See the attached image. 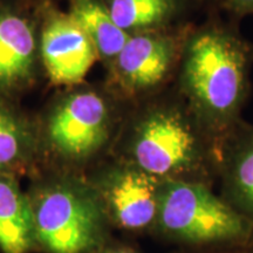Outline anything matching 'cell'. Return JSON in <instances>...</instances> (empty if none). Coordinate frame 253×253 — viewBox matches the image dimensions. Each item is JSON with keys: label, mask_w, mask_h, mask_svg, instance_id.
I'll use <instances>...</instances> for the list:
<instances>
[{"label": "cell", "mask_w": 253, "mask_h": 253, "mask_svg": "<svg viewBox=\"0 0 253 253\" xmlns=\"http://www.w3.org/2000/svg\"><path fill=\"white\" fill-rule=\"evenodd\" d=\"M252 62L253 46L232 25L188 26L173 87L217 144L243 120Z\"/></svg>", "instance_id": "obj_1"}, {"label": "cell", "mask_w": 253, "mask_h": 253, "mask_svg": "<svg viewBox=\"0 0 253 253\" xmlns=\"http://www.w3.org/2000/svg\"><path fill=\"white\" fill-rule=\"evenodd\" d=\"M125 162L160 182L199 183L213 188L218 144L173 89L140 115L131 126Z\"/></svg>", "instance_id": "obj_2"}, {"label": "cell", "mask_w": 253, "mask_h": 253, "mask_svg": "<svg viewBox=\"0 0 253 253\" xmlns=\"http://www.w3.org/2000/svg\"><path fill=\"white\" fill-rule=\"evenodd\" d=\"M153 233L173 248H211L253 238V224L211 186L164 181Z\"/></svg>", "instance_id": "obj_3"}, {"label": "cell", "mask_w": 253, "mask_h": 253, "mask_svg": "<svg viewBox=\"0 0 253 253\" xmlns=\"http://www.w3.org/2000/svg\"><path fill=\"white\" fill-rule=\"evenodd\" d=\"M31 204L36 240L48 252H97L106 243L110 223L97 191L54 185Z\"/></svg>", "instance_id": "obj_4"}, {"label": "cell", "mask_w": 253, "mask_h": 253, "mask_svg": "<svg viewBox=\"0 0 253 253\" xmlns=\"http://www.w3.org/2000/svg\"><path fill=\"white\" fill-rule=\"evenodd\" d=\"M188 26L132 34L114 59V77L128 94L155 91L175 80Z\"/></svg>", "instance_id": "obj_5"}, {"label": "cell", "mask_w": 253, "mask_h": 253, "mask_svg": "<svg viewBox=\"0 0 253 253\" xmlns=\"http://www.w3.org/2000/svg\"><path fill=\"white\" fill-rule=\"evenodd\" d=\"M160 188L158 179L122 161L101 177L97 194L110 224L130 232L153 233Z\"/></svg>", "instance_id": "obj_6"}, {"label": "cell", "mask_w": 253, "mask_h": 253, "mask_svg": "<svg viewBox=\"0 0 253 253\" xmlns=\"http://www.w3.org/2000/svg\"><path fill=\"white\" fill-rule=\"evenodd\" d=\"M112 119V109L103 96L94 91L75 94L50 120V140L63 155L88 157L108 142Z\"/></svg>", "instance_id": "obj_7"}, {"label": "cell", "mask_w": 253, "mask_h": 253, "mask_svg": "<svg viewBox=\"0 0 253 253\" xmlns=\"http://www.w3.org/2000/svg\"><path fill=\"white\" fill-rule=\"evenodd\" d=\"M219 195L253 224V125L242 120L218 144Z\"/></svg>", "instance_id": "obj_8"}, {"label": "cell", "mask_w": 253, "mask_h": 253, "mask_svg": "<svg viewBox=\"0 0 253 253\" xmlns=\"http://www.w3.org/2000/svg\"><path fill=\"white\" fill-rule=\"evenodd\" d=\"M41 53L50 79L62 84L81 82L99 56L89 38L71 17L53 19L47 25Z\"/></svg>", "instance_id": "obj_9"}, {"label": "cell", "mask_w": 253, "mask_h": 253, "mask_svg": "<svg viewBox=\"0 0 253 253\" xmlns=\"http://www.w3.org/2000/svg\"><path fill=\"white\" fill-rule=\"evenodd\" d=\"M36 242L32 204L13 179L0 172V249L27 253Z\"/></svg>", "instance_id": "obj_10"}, {"label": "cell", "mask_w": 253, "mask_h": 253, "mask_svg": "<svg viewBox=\"0 0 253 253\" xmlns=\"http://www.w3.org/2000/svg\"><path fill=\"white\" fill-rule=\"evenodd\" d=\"M110 17L129 36L171 28L186 0H102Z\"/></svg>", "instance_id": "obj_11"}, {"label": "cell", "mask_w": 253, "mask_h": 253, "mask_svg": "<svg viewBox=\"0 0 253 253\" xmlns=\"http://www.w3.org/2000/svg\"><path fill=\"white\" fill-rule=\"evenodd\" d=\"M34 55V38L30 24L14 13L0 14V84L24 78Z\"/></svg>", "instance_id": "obj_12"}, {"label": "cell", "mask_w": 253, "mask_h": 253, "mask_svg": "<svg viewBox=\"0 0 253 253\" xmlns=\"http://www.w3.org/2000/svg\"><path fill=\"white\" fill-rule=\"evenodd\" d=\"M69 17L89 38L97 55L112 62L130 37L114 23L102 0H73Z\"/></svg>", "instance_id": "obj_13"}, {"label": "cell", "mask_w": 253, "mask_h": 253, "mask_svg": "<svg viewBox=\"0 0 253 253\" xmlns=\"http://www.w3.org/2000/svg\"><path fill=\"white\" fill-rule=\"evenodd\" d=\"M23 157V140L18 126L0 110V170L8 169Z\"/></svg>", "instance_id": "obj_14"}, {"label": "cell", "mask_w": 253, "mask_h": 253, "mask_svg": "<svg viewBox=\"0 0 253 253\" xmlns=\"http://www.w3.org/2000/svg\"><path fill=\"white\" fill-rule=\"evenodd\" d=\"M169 253H253V238L245 242L233 243L229 245L211 246V248H173Z\"/></svg>", "instance_id": "obj_15"}, {"label": "cell", "mask_w": 253, "mask_h": 253, "mask_svg": "<svg viewBox=\"0 0 253 253\" xmlns=\"http://www.w3.org/2000/svg\"><path fill=\"white\" fill-rule=\"evenodd\" d=\"M231 15L243 18L253 14V0H217Z\"/></svg>", "instance_id": "obj_16"}, {"label": "cell", "mask_w": 253, "mask_h": 253, "mask_svg": "<svg viewBox=\"0 0 253 253\" xmlns=\"http://www.w3.org/2000/svg\"><path fill=\"white\" fill-rule=\"evenodd\" d=\"M97 252L99 253H137L131 248H128V246H123V245L102 246V248H101Z\"/></svg>", "instance_id": "obj_17"}]
</instances>
